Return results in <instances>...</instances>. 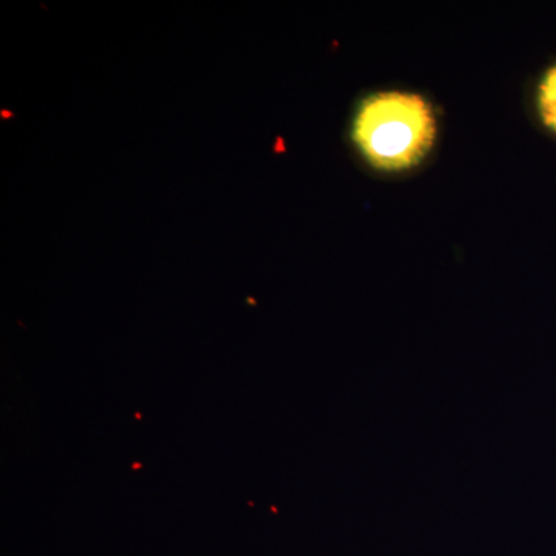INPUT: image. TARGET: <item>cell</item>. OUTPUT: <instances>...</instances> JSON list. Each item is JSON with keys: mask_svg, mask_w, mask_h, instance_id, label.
<instances>
[{"mask_svg": "<svg viewBox=\"0 0 556 556\" xmlns=\"http://www.w3.org/2000/svg\"><path fill=\"white\" fill-rule=\"evenodd\" d=\"M437 119L422 97L380 91L358 105L353 139L365 159L383 170L415 166L433 146Z\"/></svg>", "mask_w": 556, "mask_h": 556, "instance_id": "1", "label": "cell"}, {"mask_svg": "<svg viewBox=\"0 0 556 556\" xmlns=\"http://www.w3.org/2000/svg\"><path fill=\"white\" fill-rule=\"evenodd\" d=\"M538 102H540L541 118L544 124L548 129L556 131V65L544 76Z\"/></svg>", "mask_w": 556, "mask_h": 556, "instance_id": "2", "label": "cell"}]
</instances>
